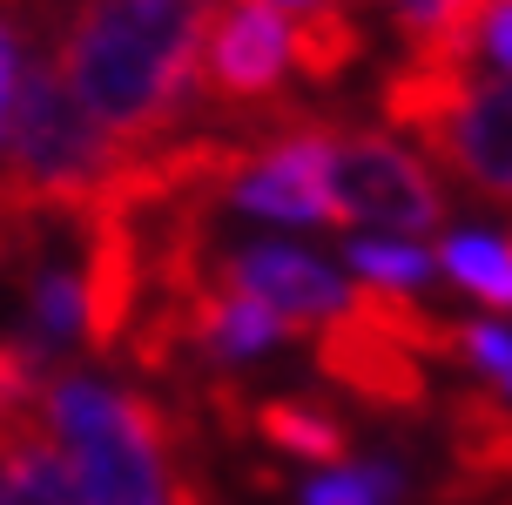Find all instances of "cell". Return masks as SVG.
Masks as SVG:
<instances>
[{"label":"cell","mask_w":512,"mask_h":505,"mask_svg":"<svg viewBox=\"0 0 512 505\" xmlns=\"http://www.w3.org/2000/svg\"><path fill=\"white\" fill-rule=\"evenodd\" d=\"M209 7L216 0H75L61 14V81L128 155L169 149L209 128L196 88Z\"/></svg>","instance_id":"cell-1"},{"label":"cell","mask_w":512,"mask_h":505,"mask_svg":"<svg viewBox=\"0 0 512 505\" xmlns=\"http://www.w3.org/2000/svg\"><path fill=\"white\" fill-rule=\"evenodd\" d=\"M41 425L75 458L88 505H209L203 479L189 472L196 425L182 404L61 371L41 398Z\"/></svg>","instance_id":"cell-2"},{"label":"cell","mask_w":512,"mask_h":505,"mask_svg":"<svg viewBox=\"0 0 512 505\" xmlns=\"http://www.w3.org/2000/svg\"><path fill=\"white\" fill-rule=\"evenodd\" d=\"M378 108L398 135L425 142L445 176H459L479 202L512 209V75L486 81L479 68L405 54L378 81Z\"/></svg>","instance_id":"cell-3"},{"label":"cell","mask_w":512,"mask_h":505,"mask_svg":"<svg viewBox=\"0 0 512 505\" xmlns=\"http://www.w3.org/2000/svg\"><path fill=\"white\" fill-rule=\"evenodd\" d=\"M297 48H290V14L270 0H216L196 54V88H203L209 122H263L290 108Z\"/></svg>","instance_id":"cell-4"},{"label":"cell","mask_w":512,"mask_h":505,"mask_svg":"<svg viewBox=\"0 0 512 505\" xmlns=\"http://www.w3.org/2000/svg\"><path fill=\"white\" fill-rule=\"evenodd\" d=\"M331 196H337V223L344 229H398V236H425L445 229L452 196L445 182L384 128L364 122H337L331 115Z\"/></svg>","instance_id":"cell-5"},{"label":"cell","mask_w":512,"mask_h":505,"mask_svg":"<svg viewBox=\"0 0 512 505\" xmlns=\"http://www.w3.org/2000/svg\"><path fill=\"white\" fill-rule=\"evenodd\" d=\"M438 505H512V404L486 384H465L445 398Z\"/></svg>","instance_id":"cell-6"},{"label":"cell","mask_w":512,"mask_h":505,"mask_svg":"<svg viewBox=\"0 0 512 505\" xmlns=\"http://www.w3.org/2000/svg\"><path fill=\"white\" fill-rule=\"evenodd\" d=\"M230 277L250 290L256 303H270L290 330H310V324H331L337 310L351 303V290L304 250H283V243H250V250H230Z\"/></svg>","instance_id":"cell-7"},{"label":"cell","mask_w":512,"mask_h":505,"mask_svg":"<svg viewBox=\"0 0 512 505\" xmlns=\"http://www.w3.org/2000/svg\"><path fill=\"white\" fill-rule=\"evenodd\" d=\"M0 505H88V485L48 431H14L0 438Z\"/></svg>","instance_id":"cell-8"},{"label":"cell","mask_w":512,"mask_h":505,"mask_svg":"<svg viewBox=\"0 0 512 505\" xmlns=\"http://www.w3.org/2000/svg\"><path fill=\"white\" fill-rule=\"evenodd\" d=\"M290 48H297V81L304 88H337L371 48L364 34V7H310L290 14Z\"/></svg>","instance_id":"cell-9"},{"label":"cell","mask_w":512,"mask_h":505,"mask_svg":"<svg viewBox=\"0 0 512 505\" xmlns=\"http://www.w3.org/2000/svg\"><path fill=\"white\" fill-rule=\"evenodd\" d=\"M438 270L472 290L492 310H512V229L506 236H486V229H452L438 243Z\"/></svg>","instance_id":"cell-10"},{"label":"cell","mask_w":512,"mask_h":505,"mask_svg":"<svg viewBox=\"0 0 512 505\" xmlns=\"http://www.w3.org/2000/svg\"><path fill=\"white\" fill-rule=\"evenodd\" d=\"M405 472L398 458H358L344 472H324V479L304 485V505H405Z\"/></svg>","instance_id":"cell-11"},{"label":"cell","mask_w":512,"mask_h":505,"mask_svg":"<svg viewBox=\"0 0 512 505\" xmlns=\"http://www.w3.org/2000/svg\"><path fill=\"white\" fill-rule=\"evenodd\" d=\"M344 256H351V270H358L364 283H378V290H418V283H432V270H438V256L411 250V243H384V236H351Z\"/></svg>","instance_id":"cell-12"},{"label":"cell","mask_w":512,"mask_h":505,"mask_svg":"<svg viewBox=\"0 0 512 505\" xmlns=\"http://www.w3.org/2000/svg\"><path fill=\"white\" fill-rule=\"evenodd\" d=\"M465 357H472L479 371H492L499 384L512 378V337L499 324H465Z\"/></svg>","instance_id":"cell-13"},{"label":"cell","mask_w":512,"mask_h":505,"mask_svg":"<svg viewBox=\"0 0 512 505\" xmlns=\"http://www.w3.org/2000/svg\"><path fill=\"white\" fill-rule=\"evenodd\" d=\"M479 54H492L499 68H512V0L492 14V27H486V41H479Z\"/></svg>","instance_id":"cell-14"},{"label":"cell","mask_w":512,"mask_h":505,"mask_svg":"<svg viewBox=\"0 0 512 505\" xmlns=\"http://www.w3.org/2000/svg\"><path fill=\"white\" fill-rule=\"evenodd\" d=\"M270 7H290V14H310V7H378V0H270Z\"/></svg>","instance_id":"cell-15"},{"label":"cell","mask_w":512,"mask_h":505,"mask_svg":"<svg viewBox=\"0 0 512 505\" xmlns=\"http://www.w3.org/2000/svg\"><path fill=\"white\" fill-rule=\"evenodd\" d=\"M506 398H512V378H506Z\"/></svg>","instance_id":"cell-16"}]
</instances>
